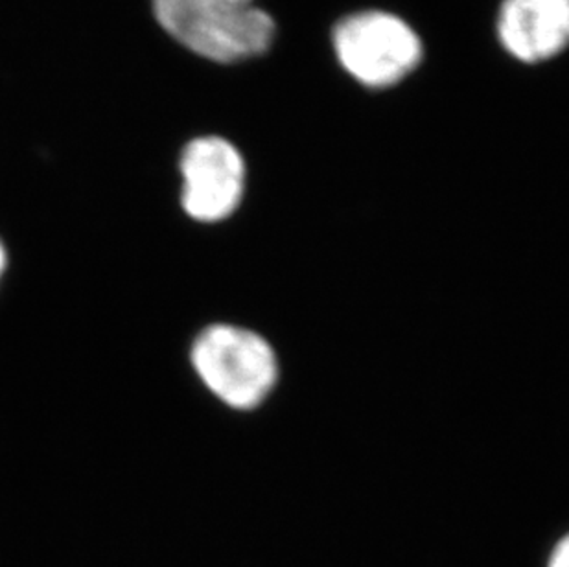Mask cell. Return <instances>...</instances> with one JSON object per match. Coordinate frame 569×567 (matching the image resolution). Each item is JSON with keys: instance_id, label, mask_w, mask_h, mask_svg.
<instances>
[{"instance_id": "1", "label": "cell", "mask_w": 569, "mask_h": 567, "mask_svg": "<svg viewBox=\"0 0 569 567\" xmlns=\"http://www.w3.org/2000/svg\"><path fill=\"white\" fill-rule=\"evenodd\" d=\"M151 8L173 41L214 63L262 56L277 30L254 0H151Z\"/></svg>"}, {"instance_id": "2", "label": "cell", "mask_w": 569, "mask_h": 567, "mask_svg": "<svg viewBox=\"0 0 569 567\" xmlns=\"http://www.w3.org/2000/svg\"><path fill=\"white\" fill-rule=\"evenodd\" d=\"M199 380L232 409H253L268 397L279 376L273 348L262 336L234 325H212L190 348Z\"/></svg>"}, {"instance_id": "3", "label": "cell", "mask_w": 569, "mask_h": 567, "mask_svg": "<svg viewBox=\"0 0 569 567\" xmlns=\"http://www.w3.org/2000/svg\"><path fill=\"white\" fill-rule=\"evenodd\" d=\"M333 47L347 72L363 86H395L422 59L413 28L386 11H360L345 17L333 30Z\"/></svg>"}, {"instance_id": "4", "label": "cell", "mask_w": 569, "mask_h": 567, "mask_svg": "<svg viewBox=\"0 0 569 567\" xmlns=\"http://www.w3.org/2000/svg\"><path fill=\"white\" fill-rule=\"evenodd\" d=\"M183 179L181 207L199 223H218L234 215L246 192V162L237 146L223 137H198L179 159Z\"/></svg>"}, {"instance_id": "5", "label": "cell", "mask_w": 569, "mask_h": 567, "mask_svg": "<svg viewBox=\"0 0 569 567\" xmlns=\"http://www.w3.org/2000/svg\"><path fill=\"white\" fill-rule=\"evenodd\" d=\"M498 33L523 63L555 58L569 47V0H503Z\"/></svg>"}, {"instance_id": "6", "label": "cell", "mask_w": 569, "mask_h": 567, "mask_svg": "<svg viewBox=\"0 0 569 567\" xmlns=\"http://www.w3.org/2000/svg\"><path fill=\"white\" fill-rule=\"evenodd\" d=\"M549 567H569V536H566L565 540L555 547Z\"/></svg>"}, {"instance_id": "7", "label": "cell", "mask_w": 569, "mask_h": 567, "mask_svg": "<svg viewBox=\"0 0 569 567\" xmlns=\"http://www.w3.org/2000/svg\"><path fill=\"white\" fill-rule=\"evenodd\" d=\"M6 262H8V257H6L4 246H2V241H0V279H2V275H4Z\"/></svg>"}]
</instances>
